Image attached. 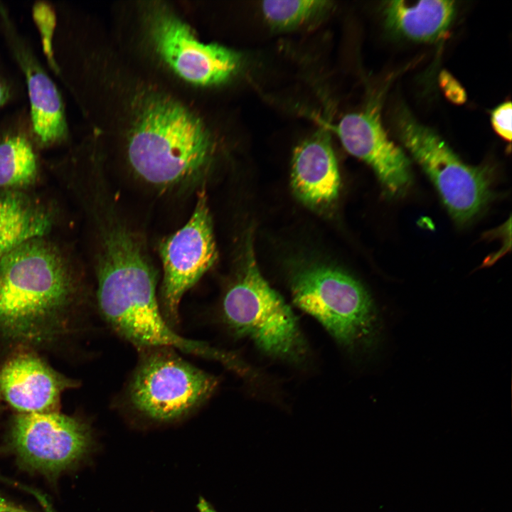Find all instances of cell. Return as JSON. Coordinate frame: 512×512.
<instances>
[{"label": "cell", "mask_w": 512, "mask_h": 512, "mask_svg": "<svg viewBox=\"0 0 512 512\" xmlns=\"http://www.w3.org/2000/svg\"><path fill=\"white\" fill-rule=\"evenodd\" d=\"M83 279L67 247L50 235L29 239L0 260V345L50 347L78 327Z\"/></svg>", "instance_id": "cell-1"}, {"label": "cell", "mask_w": 512, "mask_h": 512, "mask_svg": "<svg viewBox=\"0 0 512 512\" xmlns=\"http://www.w3.org/2000/svg\"><path fill=\"white\" fill-rule=\"evenodd\" d=\"M100 223L95 259L97 302L102 318L138 351L169 347L221 363L240 373L237 355L176 334L165 319L156 296L154 272L137 236L118 221Z\"/></svg>", "instance_id": "cell-2"}, {"label": "cell", "mask_w": 512, "mask_h": 512, "mask_svg": "<svg viewBox=\"0 0 512 512\" xmlns=\"http://www.w3.org/2000/svg\"><path fill=\"white\" fill-rule=\"evenodd\" d=\"M142 99L127 144L132 169L143 181L167 188L194 183L213 156L211 137L200 118L162 95Z\"/></svg>", "instance_id": "cell-3"}, {"label": "cell", "mask_w": 512, "mask_h": 512, "mask_svg": "<svg viewBox=\"0 0 512 512\" xmlns=\"http://www.w3.org/2000/svg\"><path fill=\"white\" fill-rule=\"evenodd\" d=\"M245 245L239 274L223 299V320L235 335L249 339L266 355L300 364L308 346L297 318L261 274L251 238Z\"/></svg>", "instance_id": "cell-4"}, {"label": "cell", "mask_w": 512, "mask_h": 512, "mask_svg": "<svg viewBox=\"0 0 512 512\" xmlns=\"http://www.w3.org/2000/svg\"><path fill=\"white\" fill-rule=\"evenodd\" d=\"M294 303L315 319L343 348L352 352L373 349L382 323L370 296L346 272L311 265L291 277Z\"/></svg>", "instance_id": "cell-5"}, {"label": "cell", "mask_w": 512, "mask_h": 512, "mask_svg": "<svg viewBox=\"0 0 512 512\" xmlns=\"http://www.w3.org/2000/svg\"><path fill=\"white\" fill-rule=\"evenodd\" d=\"M176 350L157 347L139 351L140 357L125 389V404L154 422L181 420L213 394L218 379L183 359Z\"/></svg>", "instance_id": "cell-6"}, {"label": "cell", "mask_w": 512, "mask_h": 512, "mask_svg": "<svg viewBox=\"0 0 512 512\" xmlns=\"http://www.w3.org/2000/svg\"><path fill=\"white\" fill-rule=\"evenodd\" d=\"M393 123L400 141L430 178L452 218L459 223L472 219L491 196L489 171L464 164L405 106L396 108Z\"/></svg>", "instance_id": "cell-7"}, {"label": "cell", "mask_w": 512, "mask_h": 512, "mask_svg": "<svg viewBox=\"0 0 512 512\" xmlns=\"http://www.w3.org/2000/svg\"><path fill=\"white\" fill-rule=\"evenodd\" d=\"M8 440L23 469L49 478L77 466L95 444L88 422L58 411L17 413L10 422Z\"/></svg>", "instance_id": "cell-8"}, {"label": "cell", "mask_w": 512, "mask_h": 512, "mask_svg": "<svg viewBox=\"0 0 512 512\" xmlns=\"http://www.w3.org/2000/svg\"><path fill=\"white\" fill-rule=\"evenodd\" d=\"M159 251L163 266L160 306L172 326L178 322L183 296L217 258L213 223L203 191L188 222L161 243Z\"/></svg>", "instance_id": "cell-9"}, {"label": "cell", "mask_w": 512, "mask_h": 512, "mask_svg": "<svg viewBox=\"0 0 512 512\" xmlns=\"http://www.w3.org/2000/svg\"><path fill=\"white\" fill-rule=\"evenodd\" d=\"M147 27L160 58L190 83L203 86L223 84L240 66L238 53L217 43H201L185 22L164 7L151 11Z\"/></svg>", "instance_id": "cell-10"}, {"label": "cell", "mask_w": 512, "mask_h": 512, "mask_svg": "<svg viewBox=\"0 0 512 512\" xmlns=\"http://www.w3.org/2000/svg\"><path fill=\"white\" fill-rule=\"evenodd\" d=\"M380 111V101L375 99L365 110L343 117L333 129L348 152L373 169L387 192L398 196L411 183L410 163L388 136Z\"/></svg>", "instance_id": "cell-11"}, {"label": "cell", "mask_w": 512, "mask_h": 512, "mask_svg": "<svg viewBox=\"0 0 512 512\" xmlns=\"http://www.w3.org/2000/svg\"><path fill=\"white\" fill-rule=\"evenodd\" d=\"M78 385L32 350H17L0 365V400L18 413L56 412L62 394Z\"/></svg>", "instance_id": "cell-12"}, {"label": "cell", "mask_w": 512, "mask_h": 512, "mask_svg": "<svg viewBox=\"0 0 512 512\" xmlns=\"http://www.w3.org/2000/svg\"><path fill=\"white\" fill-rule=\"evenodd\" d=\"M0 11L7 41L25 76L33 139L41 146L63 142L68 129L61 95L30 46L14 29L4 9H0Z\"/></svg>", "instance_id": "cell-13"}, {"label": "cell", "mask_w": 512, "mask_h": 512, "mask_svg": "<svg viewBox=\"0 0 512 512\" xmlns=\"http://www.w3.org/2000/svg\"><path fill=\"white\" fill-rule=\"evenodd\" d=\"M340 175L326 129H319L297 146L292 161L291 183L305 204L322 207L338 196Z\"/></svg>", "instance_id": "cell-14"}, {"label": "cell", "mask_w": 512, "mask_h": 512, "mask_svg": "<svg viewBox=\"0 0 512 512\" xmlns=\"http://www.w3.org/2000/svg\"><path fill=\"white\" fill-rule=\"evenodd\" d=\"M55 205L28 191H0V260L22 242L50 235L58 222Z\"/></svg>", "instance_id": "cell-15"}, {"label": "cell", "mask_w": 512, "mask_h": 512, "mask_svg": "<svg viewBox=\"0 0 512 512\" xmlns=\"http://www.w3.org/2000/svg\"><path fill=\"white\" fill-rule=\"evenodd\" d=\"M456 11L453 1L425 0L413 4L390 1L383 6L388 30L399 37L429 42L442 36L453 21Z\"/></svg>", "instance_id": "cell-16"}, {"label": "cell", "mask_w": 512, "mask_h": 512, "mask_svg": "<svg viewBox=\"0 0 512 512\" xmlns=\"http://www.w3.org/2000/svg\"><path fill=\"white\" fill-rule=\"evenodd\" d=\"M31 132L19 126L0 132V191H26L39 176Z\"/></svg>", "instance_id": "cell-17"}, {"label": "cell", "mask_w": 512, "mask_h": 512, "mask_svg": "<svg viewBox=\"0 0 512 512\" xmlns=\"http://www.w3.org/2000/svg\"><path fill=\"white\" fill-rule=\"evenodd\" d=\"M332 2L319 0L265 1L261 4L264 18L277 31H289L325 16Z\"/></svg>", "instance_id": "cell-18"}, {"label": "cell", "mask_w": 512, "mask_h": 512, "mask_svg": "<svg viewBox=\"0 0 512 512\" xmlns=\"http://www.w3.org/2000/svg\"><path fill=\"white\" fill-rule=\"evenodd\" d=\"M33 16L40 30L43 48L48 59L55 68L52 50V36L55 26V16L51 8L44 3L39 2L33 7Z\"/></svg>", "instance_id": "cell-19"}, {"label": "cell", "mask_w": 512, "mask_h": 512, "mask_svg": "<svg viewBox=\"0 0 512 512\" xmlns=\"http://www.w3.org/2000/svg\"><path fill=\"white\" fill-rule=\"evenodd\" d=\"M512 107L510 102H504L491 112V120L495 131L504 139L511 142Z\"/></svg>", "instance_id": "cell-20"}, {"label": "cell", "mask_w": 512, "mask_h": 512, "mask_svg": "<svg viewBox=\"0 0 512 512\" xmlns=\"http://www.w3.org/2000/svg\"><path fill=\"white\" fill-rule=\"evenodd\" d=\"M0 512H36L18 505L0 495Z\"/></svg>", "instance_id": "cell-21"}, {"label": "cell", "mask_w": 512, "mask_h": 512, "mask_svg": "<svg viewBox=\"0 0 512 512\" xmlns=\"http://www.w3.org/2000/svg\"><path fill=\"white\" fill-rule=\"evenodd\" d=\"M11 97V89L9 83L0 76V107Z\"/></svg>", "instance_id": "cell-22"}, {"label": "cell", "mask_w": 512, "mask_h": 512, "mask_svg": "<svg viewBox=\"0 0 512 512\" xmlns=\"http://www.w3.org/2000/svg\"><path fill=\"white\" fill-rule=\"evenodd\" d=\"M197 508L198 512H216L208 501L202 497L199 498Z\"/></svg>", "instance_id": "cell-23"}, {"label": "cell", "mask_w": 512, "mask_h": 512, "mask_svg": "<svg viewBox=\"0 0 512 512\" xmlns=\"http://www.w3.org/2000/svg\"><path fill=\"white\" fill-rule=\"evenodd\" d=\"M2 409H3V405H2L1 401L0 400V412L2 410Z\"/></svg>", "instance_id": "cell-24"}, {"label": "cell", "mask_w": 512, "mask_h": 512, "mask_svg": "<svg viewBox=\"0 0 512 512\" xmlns=\"http://www.w3.org/2000/svg\"><path fill=\"white\" fill-rule=\"evenodd\" d=\"M0 479H1V480H4V481H5V480H4V479H2V478H1V477H0Z\"/></svg>", "instance_id": "cell-25"}]
</instances>
